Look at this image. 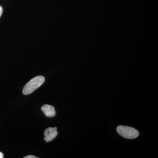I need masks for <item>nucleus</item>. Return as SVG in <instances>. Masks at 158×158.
Masks as SVG:
<instances>
[{
	"mask_svg": "<svg viewBox=\"0 0 158 158\" xmlns=\"http://www.w3.org/2000/svg\"><path fill=\"white\" fill-rule=\"evenodd\" d=\"M44 81L45 78L42 76L35 77L26 84L23 89V93L24 95L31 94L42 85Z\"/></svg>",
	"mask_w": 158,
	"mask_h": 158,
	"instance_id": "obj_1",
	"label": "nucleus"
},
{
	"mask_svg": "<svg viewBox=\"0 0 158 158\" xmlns=\"http://www.w3.org/2000/svg\"><path fill=\"white\" fill-rule=\"evenodd\" d=\"M117 133L122 137L127 139H134L139 136L138 130L134 128L125 126H119L116 129Z\"/></svg>",
	"mask_w": 158,
	"mask_h": 158,
	"instance_id": "obj_2",
	"label": "nucleus"
},
{
	"mask_svg": "<svg viewBox=\"0 0 158 158\" xmlns=\"http://www.w3.org/2000/svg\"><path fill=\"white\" fill-rule=\"evenodd\" d=\"M57 130L54 128L48 127L45 130L44 132V140L46 142H48L54 140L58 135Z\"/></svg>",
	"mask_w": 158,
	"mask_h": 158,
	"instance_id": "obj_3",
	"label": "nucleus"
},
{
	"mask_svg": "<svg viewBox=\"0 0 158 158\" xmlns=\"http://www.w3.org/2000/svg\"><path fill=\"white\" fill-rule=\"evenodd\" d=\"M41 110L46 116L48 117H52L56 115V112L55 108L51 105L45 104L41 107Z\"/></svg>",
	"mask_w": 158,
	"mask_h": 158,
	"instance_id": "obj_4",
	"label": "nucleus"
},
{
	"mask_svg": "<svg viewBox=\"0 0 158 158\" xmlns=\"http://www.w3.org/2000/svg\"><path fill=\"white\" fill-rule=\"evenodd\" d=\"M37 157L35 156H34L32 155H29L27 156H26L24 157V158H37Z\"/></svg>",
	"mask_w": 158,
	"mask_h": 158,
	"instance_id": "obj_5",
	"label": "nucleus"
},
{
	"mask_svg": "<svg viewBox=\"0 0 158 158\" xmlns=\"http://www.w3.org/2000/svg\"><path fill=\"white\" fill-rule=\"evenodd\" d=\"M3 12V9L2 8V6H0V17H1V15L2 14Z\"/></svg>",
	"mask_w": 158,
	"mask_h": 158,
	"instance_id": "obj_6",
	"label": "nucleus"
},
{
	"mask_svg": "<svg viewBox=\"0 0 158 158\" xmlns=\"http://www.w3.org/2000/svg\"><path fill=\"white\" fill-rule=\"evenodd\" d=\"M4 156H3V154L2 153L0 152V158H3Z\"/></svg>",
	"mask_w": 158,
	"mask_h": 158,
	"instance_id": "obj_7",
	"label": "nucleus"
},
{
	"mask_svg": "<svg viewBox=\"0 0 158 158\" xmlns=\"http://www.w3.org/2000/svg\"><path fill=\"white\" fill-rule=\"evenodd\" d=\"M54 128H55V129H56V130H57V128L56 127H54Z\"/></svg>",
	"mask_w": 158,
	"mask_h": 158,
	"instance_id": "obj_8",
	"label": "nucleus"
}]
</instances>
